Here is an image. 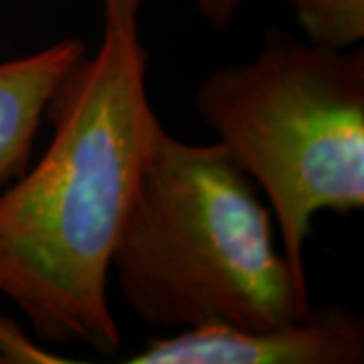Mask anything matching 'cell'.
I'll return each instance as SVG.
<instances>
[{
    "label": "cell",
    "instance_id": "6da1fadb",
    "mask_svg": "<svg viewBox=\"0 0 364 364\" xmlns=\"http://www.w3.org/2000/svg\"><path fill=\"white\" fill-rule=\"evenodd\" d=\"M104 33L55 93L45 154L0 195V294L45 342L116 354L112 255L152 132L142 0H100Z\"/></svg>",
    "mask_w": 364,
    "mask_h": 364
},
{
    "label": "cell",
    "instance_id": "7a4b0ae2",
    "mask_svg": "<svg viewBox=\"0 0 364 364\" xmlns=\"http://www.w3.org/2000/svg\"><path fill=\"white\" fill-rule=\"evenodd\" d=\"M112 273L132 312L158 328L267 330L314 316L255 182L219 142H182L160 122Z\"/></svg>",
    "mask_w": 364,
    "mask_h": 364
},
{
    "label": "cell",
    "instance_id": "3957f363",
    "mask_svg": "<svg viewBox=\"0 0 364 364\" xmlns=\"http://www.w3.org/2000/svg\"><path fill=\"white\" fill-rule=\"evenodd\" d=\"M195 107L267 196L294 282L310 298L314 217L364 207V51L301 43L275 28L251 61L210 73Z\"/></svg>",
    "mask_w": 364,
    "mask_h": 364
},
{
    "label": "cell",
    "instance_id": "277c9868",
    "mask_svg": "<svg viewBox=\"0 0 364 364\" xmlns=\"http://www.w3.org/2000/svg\"><path fill=\"white\" fill-rule=\"evenodd\" d=\"M364 360L363 318L330 308L267 330L203 326L150 338L130 364H356Z\"/></svg>",
    "mask_w": 364,
    "mask_h": 364
},
{
    "label": "cell",
    "instance_id": "5b68a950",
    "mask_svg": "<svg viewBox=\"0 0 364 364\" xmlns=\"http://www.w3.org/2000/svg\"><path fill=\"white\" fill-rule=\"evenodd\" d=\"M83 57L85 45L65 39L0 63V186L26 170L43 116Z\"/></svg>",
    "mask_w": 364,
    "mask_h": 364
},
{
    "label": "cell",
    "instance_id": "8992f818",
    "mask_svg": "<svg viewBox=\"0 0 364 364\" xmlns=\"http://www.w3.org/2000/svg\"><path fill=\"white\" fill-rule=\"evenodd\" d=\"M314 45L352 49L364 39V0H286Z\"/></svg>",
    "mask_w": 364,
    "mask_h": 364
},
{
    "label": "cell",
    "instance_id": "52a82bcc",
    "mask_svg": "<svg viewBox=\"0 0 364 364\" xmlns=\"http://www.w3.org/2000/svg\"><path fill=\"white\" fill-rule=\"evenodd\" d=\"M247 0H196L200 14L217 28H227Z\"/></svg>",
    "mask_w": 364,
    "mask_h": 364
},
{
    "label": "cell",
    "instance_id": "ba28073f",
    "mask_svg": "<svg viewBox=\"0 0 364 364\" xmlns=\"http://www.w3.org/2000/svg\"><path fill=\"white\" fill-rule=\"evenodd\" d=\"M11 363V360H9V356H6V352L2 350V348H0V364H9Z\"/></svg>",
    "mask_w": 364,
    "mask_h": 364
}]
</instances>
